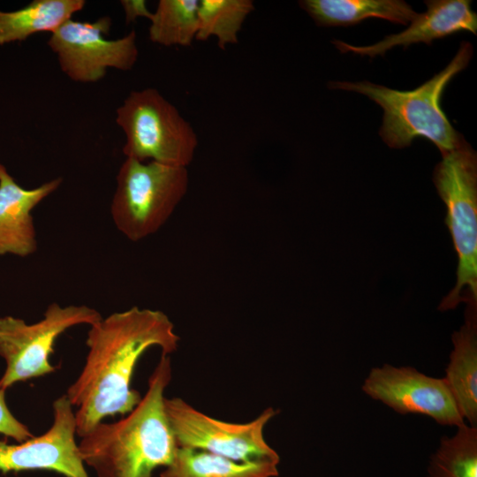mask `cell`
Returning <instances> with one entry per match:
<instances>
[{
	"instance_id": "obj_1",
	"label": "cell",
	"mask_w": 477,
	"mask_h": 477,
	"mask_svg": "<svg viewBox=\"0 0 477 477\" xmlns=\"http://www.w3.org/2000/svg\"><path fill=\"white\" fill-rule=\"evenodd\" d=\"M179 340L160 310L132 307L90 325L85 364L65 394L77 408V435L84 436L107 417L130 413L141 399L131 384L141 355L155 346L170 355Z\"/></svg>"
},
{
	"instance_id": "obj_2",
	"label": "cell",
	"mask_w": 477,
	"mask_h": 477,
	"mask_svg": "<svg viewBox=\"0 0 477 477\" xmlns=\"http://www.w3.org/2000/svg\"><path fill=\"white\" fill-rule=\"evenodd\" d=\"M170 380V355L162 354L138 405L121 420L102 421L81 437V459L97 477H153L155 469L170 464L178 449L164 410Z\"/></svg>"
},
{
	"instance_id": "obj_3",
	"label": "cell",
	"mask_w": 477,
	"mask_h": 477,
	"mask_svg": "<svg viewBox=\"0 0 477 477\" xmlns=\"http://www.w3.org/2000/svg\"><path fill=\"white\" fill-rule=\"evenodd\" d=\"M472 56V44L463 42L444 69L413 90L400 91L369 81H330L329 87L360 93L379 104L383 110L380 136L389 147L403 148L420 137L433 142L443 155L465 139L448 120L441 108V97L449 82L467 66Z\"/></svg>"
},
{
	"instance_id": "obj_4",
	"label": "cell",
	"mask_w": 477,
	"mask_h": 477,
	"mask_svg": "<svg viewBox=\"0 0 477 477\" xmlns=\"http://www.w3.org/2000/svg\"><path fill=\"white\" fill-rule=\"evenodd\" d=\"M433 180L458 259L457 283L438 307L447 311L477 303V156L466 140L443 155Z\"/></svg>"
},
{
	"instance_id": "obj_5",
	"label": "cell",
	"mask_w": 477,
	"mask_h": 477,
	"mask_svg": "<svg viewBox=\"0 0 477 477\" xmlns=\"http://www.w3.org/2000/svg\"><path fill=\"white\" fill-rule=\"evenodd\" d=\"M188 184L186 167L126 158L110 206L115 226L134 242L155 233L186 195Z\"/></svg>"
},
{
	"instance_id": "obj_6",
	"label": "cell",
	"mask_w": 477,
	"mask_h": 477,
	"mask_svg": "<svg viewBox=\"0 0 477 477\" xmlns=\"http://www.w3.org/2000/svg\"><path fill=\"white\" fill-rule=\"evenodd\" d=\"M126 158L186 167L198 146L193 128L156 89L132 91L116 110Z\"/></svg>"
},
{
	"instance_id": "obj_7",
	"label": "cell",
	"mask_w": 477,
	"mask_h": 477,
	"mask_svg": "<svg viewBox=\"0 0 477 477\" xmlns=\"http://www.w3.org/2000/svg\"><path fill=\"white\" fill-rule=\"evenodd\" d=\"M101 319L100 313L89 307L57 303H51L42 319L32 324L12 316L1 317L0 356L6 368L0 378V389L6 390L17 382L54 372L49 356L57 337L73 326H90Z\"/></svg>"
},
{
	"instance_id": "obj_8",
	"label": "cell",
	"mask_w": 477,
	"mask_h": 477,
	"mask_svg": "<svg viewBox=\"0 0 477 477\" xmlns=\"http://www.w3.org/2000/svg\"><path fill=\"white\" fill-rule=\"evenodd\" d=\"M164 410L178 447L200 450L235 461H280L263 435L265 426L278 410L266 408L246 423L212 418L180 398H165Z\"/></svg>"
},
{
	"instance_id": "obj_9",
	"label": "cell",
	"mask_w": 477,
	"mask_h": 477,
	"mask_svg": "<svg viewBox=\"0 0 477 477\" xmlns=\"http://www.w3.org/2000/svg\"><path fill=\"white\" fill-rule=\"evenodd\" d=\"M110 26V17L95 22L71 19L51 34L48 45L57 55L62 72L72 80L97 82L108 68H132L139 56L135 31L119 39L108 40L104 35Z\"/></svg>"
},
{
	"instance_id": "obj_10",
	"label": "cell",
	"mask_w": 477,
	"mask_h": 477,
	"mask_svg": "<svg viewBox=\"0 0 477 477\" xmlns=\"http://www.w3.org/2000/svg\"><path fill=\"white\" fill-rule=\"evenodd\" d=\"M362 390L400 414H424L444 426L465 423L444 379L428 376L412 367H374Z\"/></svg>"
},
{
	"instance_id": "obj_11",
	"label": "cell",
	"mask_w": 477,
	"mask_h": 477,
	"mask_svg": "<svg viewBox=\"0 0 477 477\" xmlns=\"http://www.w3.org/2000/svg\"><path fill=\"white\" fill-rule=\"evenodd\" d=\"M72 408L64 394L54 400L53 421L45 433L17 444L0 441V472L48 470L64 477H89L75 438Z\"/></svg>"
},
{
	"instance_id": "obj_12",
	"label": "cell",
	"mask_w": 477,
	"mask_h": 477,
	"mask_svg": "<svg viewBox=\"0 0 477 477\" xmlns=\"http://www.w3.org/2000/svg\"><path fill=\"white\" fill-rule=\"evenodd\" d=\"M428 10L418 13L409 26L398 33L386 36L369 46H353L343 41L332 43L342 53L352 52L374 57L397 46L408 47L413 43L432 44L434 40L459 33L470 32L476 34L477 14L468 0H430L425 1Z\"/></svg>"
},
{
	"instance_id": "obj_13",
	"label": "cell",
	"mask_w": 477,
	"mask_h": 477,
	"mask_svg": "<svg viewBox=\"0 0 477 477\" xmlns=\"http://www.w3.org/2000/svg\"><path fill=\"white\" fill-rule=\"evenodd\" d=\"M62 179L48 181L34 189L16 183L0 163V255L26 257L36 251L37 242L32 210L56 191Z\"/></svg>"
},
{
	"instance_id": "obj_14",
	"label": "cell",
	"mask_w": 477,
	"mask_h": 477,
	"mask_svg": "<svg viewBox=\"0 0 477 477\" xmlns=\"http://www.w3.org/2000/svg\"><path fill=\"white\" fill-rule=\"evenodd\" d=\"M453 350L443 378L458 409L477 426V303L466 304L465 323L451 337Z\"/></svg>"
},
{
	"instance_id": "obj_15",
	"label": "cell",
	"mask_w": 477,
	"mask_h": 477,
	"mask_svg": "<svg viewBox=\"0 0 477 477\" xmlns=\"http://www.w3.org/2000/svg\"><path fill=\"white\" fill-rule=\"evenodd\" d=\"M299 5L323 26H352L367 19L408 25L418 15L400 0H302Z\"/></svg>"
},
{
	"instance_id": "obj_16",
	"label": "cell",
	"mask_w": 477,
	"mask_h": 477,
	"mask_svg": "<svg viewBox=\"0 0 477 477\" xmlns=\"http://www.w3.org/2000/svg\"><path fill=\"white\" fill-rule=\"evenodd\" d=\"M279 462L235 461L210 452L178 447L160 477H276Z\"/></svg>"
},
{
	"instance_id": "obj_17",
	"label": "cell",
	"mask_w": 477,
	"mask_h": 477,
	"mask_svg": "<svg viewBox=\"0 0 477 477\" xmlns=\"http://www.w3.org/2000/svg\"><path fill=\"white\" fill-rule=\"evenodd\" d=\"M84 0H34L22 9L0 11V45L57 31L85 6Z\"/></svg>"
},
{
	"instance_id": "obj_18",
	"label": "cell",
	"mask_w": 477,
	"mask_h": 477,
	"mask_svg": "<svg viewBox=\"0 0 477 477\" xmlns=\"http://www.w3.org/2000/svg\"><path fill=\"white\" fill-rule=\"evenodd\" d=\"M198 0H160L149 20L152 42L170 46H191L198 26Z\"/></svg>"
},
{
	"instance_id": "obj_19",
	"label": "cell",
	"mask_w": 477,
	"mask_h": 477,
	"mask_svg": "<svg viewBox=\"0 0 477 477\" xmlns=\"http://www.w3.org/2000/svg\"><path fill=\"white\" fill-rule=\"evenodd\" d=\"M254 10L252 0H201L198 7V26L195 39L217 38V45L224 49L238 42V34L246 17Z\"/></svg>"
},
{
	"instance_id": "obj_20",
	"label": "cell",
	"mask_w": 477,
	"mask_h": 477,
	"mask_svg": "<svg viewBox=\"0 0 477 477\" xmlns=\"http://www.w3.org/2000/svg\"><path fill=\"white\" fill-rule=\"evenodd\" d=\"M432 454L428 477H477V427L462 424Z\"/></svg>"
},
{
	"instance_id": "obj_21",
	"label": "cell",
	"mask_w": 477,
	"mask_h": 477,
	"mask_svg": "<svg viewBox=\"0 0 477 477\" xmlns=\"http://www.w3.org/2000/svg\"><path fill=\"white\" fill-rule=\"evenodd\" d=\"M0 434L11 437L18 443L30 439L34 435L9 410L5 401V390L0 389Z\"/></svg>"
},
{
	"instance_id": "obj_22",
	"label": "cell",
	"mask_w": 477,
	"mask_h": 477,
	"mask_svg": "<svg viewBox=\"0 0 477 477\" xmlns=\"http://www.w3.org/2000/svg\"><path fill=\"white\" fill-rule=\"evenodd\" d=\"M121 5L125 14L126 23L132 22L140 17L149 20L152 18L153 12L148 9L144 0H124L121 1Z\"/></svg>"
}]
</instances>
